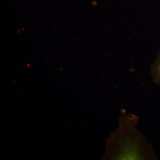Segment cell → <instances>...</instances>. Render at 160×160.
Wrapping results in <instances>:
<instances>
[{
    "label": "cell",
    "mask_w": 160,
    "mask_h": 160,
    "mask_svg": "<svg viewBox=\"0 0 160 160\" xmlns=\"http://www.w3.org/2000/svg\"><path fill=\"white\" fill-rule=\"evenodd\" d=\"M138 120L131 114L120 118L118 129L107 140L106 159H156L153 149L137 129Z\"/></svg>",
    "instance_id": "1"
},
{
    "label": "cell",
    "mask_w": 160,
    "mask_h": 160,
    "mask_svg": "<svg viewBox=\"0 0 160 160\" xmlns=\"http://www.w3.org/2000/svg\"><path fill=\"white\" fill-rule=\"evenodd\" d=\"M151 72L154 82L160 86V52L152 64Z\"/></svg>",
    "instance_id": "2"
}]
</instances>
